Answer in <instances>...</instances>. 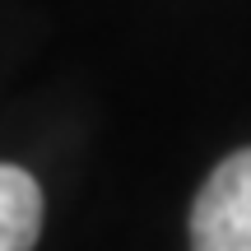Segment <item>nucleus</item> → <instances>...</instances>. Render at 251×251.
I'll use <instances>...</instances> for the list:
<instances>
[{
  "label": "nucleus",
  "instance_id": "nucleus-1",
  "mask_svg": "<svg viewBox=\"0 0 251 251\" xmlns=\"http://www.w3.org/2000/svg\"><path fill=\"white\" fill-rule=\"evenodd\" d=\"M191 251H251V149L228 153L200 186Z\"/></svg>",
  "mask_w": 251,
  "mask_h": 251
},
{
  "label": "nucleus",
  "instance_id": "nucleus-2",
  "mask_svg": "<svg viewBox=\"0 0 251 251\" xmlns=\"http://www.w3.org/2000/svg\"><path fill=\"white\" fill-rule=\"evenodd\" d=\"M42 233V186L33 172L0 163V251H33Z\"/></svg>",
  "mask_w": 251,
  "mask_h": 251
}]
</instances>
